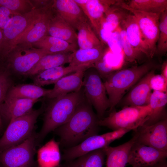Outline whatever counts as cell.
<instances>
[{
    "label": "cell",
    "instance_id": "1",
    "mask_svg": "<svg viewBox=\"0 0 167 167\" xmlns=\"http://www.w3.org/2000/svg\"><path fill=\"white\" fill-rule=\"evenodd\" d=\"M99 120L85 97L69 119L54 131L60 138V146L65 149L70 148L98 135Z\"/></svg>",
    "mask_w": 167,
    "mask_h": 167
},
{
    "label": "cell",
    "instance_id": "2",
    "mask_svg": "<svg viewBox=\"0 0 167 167\" xmlns=\"http://www.w3.org/2000/svg\"><path fill=\"white\" fill-rule=\"evenodd\" d=\"M85 97L82 87L78 91L50 99L44 111L42 128L36 133V145L40 144L50 132L67 122Z\"/></svg>",
    "mask_w": 167,
    "mask_h": 167
},
{
    "label": "cell",
    "instance_id": "3",
    "mask_svg": "<svg viewBox=\"0 0 167 167\" xmlns=\"http://www.w3.org/2000/svg\"><path fill=\"white\" fill-rule=\"evenodd\" d=\"M156 65L151 61L140 65L133 66L113 72L104 83L108 95L109 111L113 109L123 96L142 77L152 70Z\"/></svg>",
    "mask_w": 167,
    "mask_h": 167
},
{
    "label": "cell",
    "instance_id": "4",
    "mask_svg": "<svg viewBox=\"0 0 167 167\" xmlns=\"http://www.w3.org/2000/svg\"><path fill=\"white\" fill-rule=\"evenodd\" d=\"M151 113L149 104L143 106H126L117 111L113 110L109 116L99 119V126L113 131L128 129L135 131L148 120Z\"/></svg>",
    "mask_w": 167,
    "mask_h": 167
},
{
    "label": "cell",
    "instance_id": "5",
    "mask_svg": "<svg viewBox=\"0 0 167 167\" xmlns=\"http://www.w3.org/2000/svg\"><path fill=\"white\" fill-rule=\"evenodd\" d=\"M46 105L32 109L27 113L11 120L2 136L0 138V152L17 145L28 138L34 131V125L38 117L43 113Z\"/></svg>",
    "mask_w": 167,
    "mask_h": 167
},
{
    "label": "cell",
    "instance_id": "6",
    "mask_svg": "<svg viewBox=\"0 0 167 167\" xmlns=\"http://www.w3.org/2000/svg\"><path fill=\"white\" fill-rule=\"evenodd\" d=\"M36 133L34 131L24 141L0 152V164L3 167H37L34 160Z\"/></svg>",
    "mask_w": 167,
    "mask_h": 167
},
{
    "label": "cell",
    "instance_id": "7",
    "mask_svg": "<svg viewBox=\"0 0 167 167\" xmlns=\"http://www.w3.org/2000/svg\"><path fill=\"white\" fill-rule=\"evenodd\" d=\"M85 96L97 112L99 119L103 118L109 104L101 78L96 69L91 67L85 71L83 82Z\"/></svg>",
    "mask_w": 167,
    "mask_h": 167
},
{
    "label": "cell",
    "instance_id": "8",
    "mask_svg": "<svg viewBox=\"0 0 167 167\" xmlns=\"http://www.w3.org/2000/svg\"><path fill=\"white\" fill-rule=\"evenodd\" d=\"M116 5L129 11L135 17L143 40L152 58L156 52V44L159 37V22L161 13H153L133 9L123 1L119 0Z\"/></svg>",
    "mask_w": 167,
    "mask_h": 167
},
{
    "label": "cell",
    "instance_id": "9",
    "mask_svg": "<svg viewBox=\"0 0 167 167\" xmlns=\"http://www.w3.org/2000/svg\"><path fill=\"white\" fill-rule=\"evenodd\" d=\"M49 54L32 45H18L11 49L5 58L8 68L16 73L25 75L43 57Z\"/></svg>",
    "mask_w": 167,
    "mask_h": 167
},
{
    "label": "cell",
    "instance_id": "10",
    "mask_svg": "<svg viewBox=\"0 0 167 167\" xmlns=\"http://www.w3.org/2000/svg\"><path fill=\"white\" fill-rule=\"evenodd\" d=\"M131 131L120 129L90 136L75 146L64 149L61 160L65 161L72 160L93 151L103 148Z\"/></svg>",
    "mask_w": 167,
    "mask_h": 167
},
{
    "label": "cell",
    "instance_id": "11",
    "mask_svg": "<svg viewBox=\"0 0 167 167\" xmlns=\"http://www.w3.org/2000/svg\"><path fill=\"white\" fill-rule=\"evenodd\" d=\"M41 7L11 18L2 30L3 38L0 44V53L5 58L12 43L27 29L39 12Z\"/></svg>",
    "mask_w": 167,
    "mask_h": 167
},
{
    "label": "cell",
    "instance_id": "12",
    "mask_svg": "<svg viewBox=\"0 0 167 167\" xmlns=\"http://www.w3.org/2000/svg\"><path fill=\"white\" fill-rule=\"evenodd\" d=\"M53 2L41 8L27 29L12 43L7 55L11 49L16 45H32L44 37L48 35L49 23L54 13L52 7Z\"/></svg>",
    "mask_w": 167,
    "mask_h": 167
},
{
    "label": "cell",
    "instance_id": "13",
    "mask_svg": "<svg viewBox=\"0 0 167 167\" xmlns=\"http://www.w3.org/2000/svg\"><path fill=\"white\" fill-rule=\"evenodd\" d=\"M134 131L136 142L167 152V119L151 125H142Z\"/></svg>",
    "mask_w": 167,
    "mask_h": 167
},
{
    "label": "cell",
    "instance_id": "14",
    "mask_svg": "<svg viewBox=\"0 0 167 167\" xmlns=\"http://www.w3.org/2000/svg\"><path fill=\"white\" fill-rule=\"evenodd\" d=\"M167 152L137 143L132 146L128 163L132 167H144L166 159Z\"/></svg>",
    "mask_w": 167,
    "mask_h": 167
},
{
    "label": "cell",
    "instance_id": "15",
    "mask_svg": "<svg viewBox=\"0 0 167 167\" xmlns=\"http://www.w3.org/2000/svg\"><path fill=\"white\" fill-rule=\"evenodd\" d=\"M82 9L98 35L101 21L107 10L117 0H74Z\"/></svg>",
    "mask_w": 167,
    "mask_h": 167
},
{
    "label": "cell",
    "instance_id": "16",
    "mask_svg": "<svg viewBox=\"0 0 167 167\" xmlns=\"http://www.w3.org/2000/svg\"><path fill=\"white\" fill-rule=\"evenodd\" d=\"M54 13L75 30L88 21L82 9L74 0H54L52 6Z\"/></svg>",
    "mask_w": 167,
    "mask_h": 167
},
{
    "label": "cell",
    "instance_id": "17",
    "mask_svg": "<svg viewBox=\"0 0 167 167\" xmlns=\"http://www.w3.org/2000/svg\"><path fill=\"white\" fill-rule=\"evenodd\" d=\"M154 74L155 69L148 73L132 87L123 100L124 106H143L149 104L152 93L150 81Z\"/></svg>",
    "mask_w": 167,
    "mask_h": 167
},
{
    "label": "cell",
    "instance_id": "18",
    "mask_svg": "<svg viewBox=\"0 0 167 167\" xmlns=\"http://www.w3.org/2000/svg\"><path fill=\"white\" fill-rule=\"evenodd\" d=\"M40 100L6 97L0 104V116L9 122L31 111L35 104Z\"/></svg>",
    "mask_w": 167,
    "mask_h": 167
},
{
    "label": "cell",
    "instance_id": "19",
    "mask_svg": "<svg viewBox=\"0 0 167 167\" xmlns=\"http://www.w3.org/2000/svg\"><path fill=\"white\" fill-rule=\"evenodd\" d=\"M87 69H80L62 77L54 84V88L45 97L50 99L79 91L82 88L84 73Z\"/></svg>",
    "mask_w": 167,
    "mask_h": 167
},
{
    "label": "cell",
    "instance_id": "20",
    "mask_svg": "<svg viewBox=\"0 0 167 167\" xmlns=\"http://www.w3.org/2000/svg\"><path fill=\"white\" fill-rule=\"evenodd\" d=\"M92 66L88 65L63 66L55 67L40 72L32 76L34 84L41 87L54 84L62 77L70 73L83 69H88Z\"/></svg>",
    "mask_w": 167,
    "mask_h": 167
},
{
    "label": "cell",
    "instance_id": "21",
    "mask_svg": "<svg viewBox=\"0 0 167 167\" xmlns=\"http://www.w3.org/2000/svg\"><path fill=\"white\" fill-rule=\"evenodd\" d=\"M136 138L134 135L131 139L122 144L114 147L108 146L103 148L107 158L106 167H126L130 150Z\"/></svg>",
    "mask_w": 167,
    "mask_h": 167
},
{
    "label": "cell",
    "instance_id": "22",
    "mask_svg": "<svg viewBox=\"0 0 167 167\" xmlns=\"http://www.w3.org/2000/svg\"><path fill=\"white\" fill-rule=\"evenodd\" d=\"M120 24L124 27L127 38L130 44L150 58L148 49L143 40L134 16L132 14H128Z\"/></svg>",
    "mask_w": 167,
    "mask_h": 167
},
{
    "label": "cell",
    "instance_id": "23",
    "mask_svg": "<svg viewBox=\"0 0 167 167\" xmlns=\"http://www.w3.org/2000/svg\"><path fill=\"white\" fill-rule=\"evenodd\" d=\"M59 146L53 138L41 147L37 152V167H59L62 160Z\"/></svg>",
    "mask_w": 167,
    "mask_h": 167
},
{
    "label": "cell",
    "instance_id": "24",
    "mask_svg": "<svg viewBox=\"0 0 167 167\" xmlns=\"http://www.w3.org/2000/svg\"><path fill=\"white\" fill-rule=\"evenodd\" d=\"M75 31L54 13L49 23L48 35L77 45V34Z\"/></svg>",
    "mask_w": 167,
    "mask_h": 167
},
{
    "label": "cell",
    "instance_id": "25",
    "mask_svg": "<svg viewBox=\"0 0 167 167\" xmlns=\"http://www.w3.org/2000/svg\"><path fill=\"white\" fill-rule=\"evenodd\" d=\"M167 92L154 91L150 96L149 105L151 113L148 119L143 125L149 126L167 119L166 106Z\"/></svg>",
    "mask_w": 167,
    "mask_h": 167
},
{
    "label": "cell",
    "instance_id": "26",
    "mask_svg": "<svg viewBox=\"0 0 167 167\" xmlns=\"http://www.w3.org/2000/svg\"><path fill=\"white\" fill-rule=\"evenodd\" d=\"M105 55L104 45L91 49L79 48L71 53L69 65H88L93 67L94 64Z\"/></svg>",
    "mask_w": 167,
    "mask_h": 167
},
{
    "label": "cell",
    "instance_id": "27",
    "mask_svg": "<svg viewBox=\"0 0 167 167\" xmlns=\"http://www.w3.org/2000/svg\"><path fill=\"white\" fill-rule=\"evenodd\" d=\"M51 91V89L44 88L34 84H19L13 86L8 91L6 97L38 99L45 96Z\"/></svg>",
    "mask_w": 167,
    "mask_h": 167
},
{
    "label": "cell",
    "instance_id": "28",
    "mask_svg": "<svg viewBox=\"0 0 167 167\" xmlns=\"http://www.w3.org/2000/svg\"><path fill=\"white\" fill-rule=\"evenodd\" d=\"M71 53H59L46 54L25 75L32 76L49 69L69 63Z\"/></svg>",
    "mask_w": 167,
    "mask_h": 167
},
{
    "label": "cell",
    "instance_id": "29",
    "mask_svg": "<svg viewBox=\"0 0 167 167\" xmlns=\"http://www.w3.org/2000/svg\"><path fill=\"white\" fill-rule=\"evenodd\" d=\"M105 156L103 148L100 149L73 160L65 161L59 167H103Z\"/></svg>",
    "mask_w": 167,
    "mask_h": 167
},
{
    "label": "cell",
    "instance_id": "30",
    "mask_svg": "<svg viewBox=\"0 0 167 167\" xmlns=\"http://www.w3.org/2000/svg\"><path fill=\"white\" fill-rule=\"evenodd\" d=\"M38 48L42 49L49 54L72 53L77 49L78 46L50 36H46L34 44Z\"/></svg>",
    "mask_w": 167,
    "mask_h": 167
},
{
    "label": "cell",
    "instance_id": "31",
    "mask_svg": "<svg viewBox=\"0 0 167 167\" xmlns=\"http://www.w3.org/2000/svg\"><path fill=\"white\" fill-rule=\"evenodd\" d=\"M77 30V43L79 49H91L104 45L89 21L81 25Z\"/></svg>",
    "mask_w": 167,
    "mask_h": 167
},
{
    "label": "cell",
    "instance_id": "32",
    "mask_svg": "<svg viewBox=\"0 0 167 167\" xmlns=\"http://www.w3.org/2000/svg\"><path fill=\"white\" fill-rule=\"evenodd\" d=\"M126 4L131 9L149 13H162L167 10V0H131Z\"/></svg>",
    "mask_w": 167,
    "mask_h": 167
},
{
    "label": "cell",
    "instance_id": "33",
    "mask_svg": "<svg viewBox=\"0 0 167 167\" xmlns=\"http://www.w3.org/2000/svg\"><path fill=\"white\" fill-rule=\"evenodd\" d=\"M126 11L116 4L111 6L105 13V20L116 29L128 14Z\"/></svg>",
    "mask_w": 167,
    "mask_h": 167
},
{
    "label": "cell",
    "instance_id": "34",
    "mask_svg": "<svg viewBox=\"0 0 167 167\" xmlns=\"http://www.w3.org/2000/svg\"><path fill=\"white\" fill-rule=\"evenodd\" d=\"M0 5L17 14H24L35 8L31 1L27 0H0Z\"/></svg>",
    "mask_w": 167,
    "mask_h": 167
},
{
    "label": "cell",
    "instance_id": "35",
    "mask_svg": "<svg viewBox=\"0 0 167 167\" xmlns=\"http://www.w3.org/2000/svg\"><path fill=\"white\" fill-rule=\"evenodd\" d=\"M119 28L122 40V50L126 60L130 62H136L144 54L134 48L129 42L127 38L125 29L122 25Z\"/></svg>",
    "mask_w": 167,
    "mask_h": 167
},
{
    "label": "cell",
    "instance_id": "36",
    "mask_svg": "<svg viewBox=\"0 0 167 167\" xmlns=\"http://www.w3.org/2000/svg\"><path fill=\"white\" fill-rule=\"evenodd\" d=\"M159 37L156 51L164 55L167 51V10L161 13L159 22Z\"/></svg>",
    "mask_w": 167,
    "mask_h": 167
},
{
    "label": "cell",
    "instance_id": "37",
    "mask_svg": "<svg viewBox=\"0 0 167 167\" xmlns=\"http://www.w3.org/2000/svg\"><path fill=\"white\" fill-rule=\"evenodd\" d=\"M13 86V81L9 71L0 70V104L4 101L7 93Z\"/></svg>",
    "mask_w": 167,
    "mask_h": 167
},
{
    "label": "cell",
    "instance_id": "38",
    "mask_svg": "<svg viewBox=\"0 0 167 167\" xmlns=\"http://www.w3.org/2000/svg\"><path fill=\"white\" fill-rule=\"evenodd\" d=\"M107 44L113 53L119 54L122 51V40L120 29L116 30L112 33L107 41Z\"/></svg>",
    "mask_w": 167,
    "mask_h": 167
},
{
    "label": "cell",
    "instance_id": "39",
    "mask_svg": "<svg viewBox=\"0 0 167 167\" xmlns=\"http://www.w3.org/2000/svg\"><path fill=\"white\" fill-rule=\"evenodd\" d=\"M101 78L106 79L113 72V67L107 63L105 55L95 62L93 66Z\"/></svg>",
    "mask_w": 167,
    "mask_h": 167
},
{
    "label": "cell",
    "instance_id": "40",
    "mask_svg": "<svg viewBox=\"0 0 167 167\" xmlns=\"http://www.w3.org/2000/svg\"><path fill=\"white\" fill-rule=\"evenodd\" d=\"M150 85L154 91L167 92V81L161 74H154L151 78Z\"/></svg>",
    "mask_w": 167,
    "mask_h": 167
},
{
    "label": "cell",
    "instance_id": "41",
    "mask_svg": "<svg viewBox=\"0 0 167 167\" xmlns=\"http://www.w3.org/2000/svg\"><path fill=\"white\" fill-rule=\"evenodd\" d=\"M17 14L7 8L0 6V29L2 30L8 21L14 16Z\"/></svg>",
    "mask_w": 167,
    "mask_h": 167
},
{
    "label": "cell",
    "instance_id": "42",
    "mask_svg": "<svg viewBox=\"0 0 167 167\" xmlns=\"http://www.w3.org/2000/svg\"><path fill=\"white\" fill-rule=\"evenodd\" d=\"M144 167H167V162L166 159H165Z\"/></svg>",
    "mask_w": 167,
    "mask_h": 167
},
{
    "label": "cell",
    "instance_id": "43",
    "mask_svg": "<svg viewBox=\"0 0 167 167\" xmlns=\"http://www.w3.org/2000/svg\"><path fill=\"white\" fill-rule=\"evenodd\" d=\"M161 75L167 81V61H165L163 63L161 67Z\"/></svg>",
    "mask_w": 167,
    "mask_h": 167
},
{
    "label": "cell",
    "instance_id": "44",
    "mask_svg": "<svg viewBox=\"0 0 167 167\" xmlns=\"http://www.w3.org/2000/svg\"><path fill=\"white\" fill-rule=\"evenodd\" d=\"M3 38V33L2 30L0 29V44Z\"/></svg>",
    "mask_w": 167,
    "mask_h": 167
},
{
    "label": "cell",
    "instance_id": "45",
    "mask_svg": "<svg viewBox=\"0 0 167 167\" xmlns=\"http://www.w3.org/2000/svg\"><path fill=\"white\" fill-rule=\"evenodd\" d=\"M2 119L0 116V131L2 129Z\"/></svg>",
    "mask_w": 167,
    "mask_h": 167
},
{
    "label": "cell",
    "instance_id": "46",
    "mask_svg": "<svg viewBox=\"0 0 167 167\" xmlns=\"http://www.w3.org/2000/svg\"><path fill=\"white\" fill-rule=\"evenodd\" d=\"M0 167H3L2 165L0 164Z\"/></svg>",
    "mask_w": 167,
    "mask_h": 167
},
{
    "label": "cell",
    "instance_id": "47",
    "mask_svg": "<svg viewBox=\"0 0 167 167\" xmlns=\"http://www.w3.org/2000/svg\"><path fill=\"white\" fill-rule=\"evenodd\" d=\"M0 6H1L0 5Z\"/></svg>",
    "mask_w": 167,
    "mask_h": 167
}]
</instances>
